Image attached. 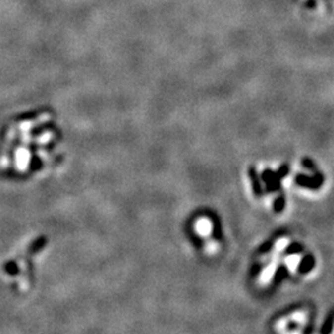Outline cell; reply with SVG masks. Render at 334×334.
<instances>
[{
    "label": "cell",
    "instance_id": "obj_1",
    "mask_svg": "<svg viewBox=\"0 0 334 334\" xmlns=\"http://www.w3.org/2000/svg\"><path fill=\"white\" fill-rule=\"evenodd\" d=\"M56 135L45 115L16 121L7 129L0 145V169L6 173L30 174L51 161Z\"/></svg>",
    "mask_w": 334,
    "mask_h": 334
}]
</instances>
